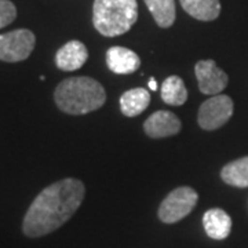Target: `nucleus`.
Segmentation results:
<instances>
[{"instance_id":"obj_11","label":"nucleus","mask_w":248,"mask_h":248,"mask_svg":"<svg viewBox=\"0 0 248 248\" xmlns=\"http://www.w3.org/2000/svg\"><path fill=\"white\" fill-rule=\"evenodd\" d=\"M203 225L208 237L214 240H223L231 234V217L221 208H211L204 214Z\"/></svg>"},{"instance_id":"obj_8","label":"nucleus","mask_w":248,"mask_h":248,"mask_svg":"<svg viewBox=\"0 0 248 248\" xmlns=\"http://www.w3.org/2000/svg\"><path fill=\"white\" fill-rule=\"evenodd\" d=\"M182 123L178 116L169 110H157L152 113L143 123L145 134L151 138H166L181 131Z\"/></svg>"},{"instance_id":"obj_17","label":"nucleus","mask_w":248,"mask_h":248,"mask_svg":"<svg viewBox=\"0 0 248 248\" xmlns=\"http://www.w3.org/2000/svg\"><path fill=\"white\" fill-rule=\"evenodd\" d=\"M17 18V9L9 0H0V29L6 28Z\"/></svg>"},{"instance_id":"obj_16","label":"nucleus","mask_w":248,"mask_h":248,"mask_svg":"<svg viewBox=\"0 0 248 248\" xmlns=\"http://www.w3.org/2000/svg\"><path fill=\"white\" fill-rule=\"evenodd\" d=\"M152 17L160 28H170L175 22V0H143Z\"/></svg>"},{"instance_id":"obj_6","label":"nucleus","mask_w":248,"mask_h":248,"mask_svg":"<svg viewBox=\"0 0 248 248\" xmlns=\"http://www.w3.org/2000/svg\"><path fill=\"white\" fill-rule=\"evenodd\" d=\"M36 37L29 29H17L0 35V61H25L32 54Z\"/></svg>"},{"instance_id":"obj_2","label":"nucleus","mask_w":248,"mask_h":248,"mask_svg":"<svg viewBox=\"0 0 248 248\" xmlns=\"http://www.w3.org/2000/svg\"><path fill=\"white\" fill-rule=\"evenodd\" d=\"M54 101L58 109L68 115H86L104 107L107 93L95 79L89 76H75L62 80L57 86Z\"/></svg>"},{"instance_id":"obj_15","label":"nucleus","mask_w":248,"mask_h":248,"mask_svg":"<svg viewBox=\"0 0 248 248\" xmlns=\"http://www.w3.org/2000/svg\"><path fill=\"white\" fill-rule=\"evenodd\" d=\"M222 181L234 187H248V156L228 163L221 171Z\"/></svg>"},{"instance_id":"obj_1","label":"nucleus","mask_w":248,"mask_h":248,"mask_svg":"<svg viewBox=\"0 0 248 248\" xmlns=\"http://www.w3.org/2000/svg\"><path fill=\"white\" fill-rule=\"evenodd\" d=\"M84 195L83 182L75 178H65L47 186L28 208L22 222L24 233L35 239L60 229L79 210Z\"/></svg>"},{"instance_id":"obj_7","label":"nucleus","mask_w":248,"mask_h":248,"mask_svg":"<svg viewBox=\"0 0 248 248\" xmlns=\"http://www.w3.org/2000/svg\"><path fill=\"white\" fill-rule=\"evenodd\" d=\"M199 89L205 95H218L228 87L229 76L213 60H202L195 65Z\"/></svg>"},{"instance_id":"obj_14","label":"nucleus","mask_w":248,"mask_h":248,"mask_svg":"<svg viewBox=\"0 0 248 248\" xmlns=\"http://www.w3.org/2000/svg\"><path fill=\"white\" fill-rule=\"evenodd\" d=\"M161 99L172 107H182L187 99V90H186L184 80L179 76H169L161 84Z\"/></svg>"},{"instance_id":"obj_4","label":"nucleus","mask_w":248,"mask_h":248,"mask_svg":"<svg viewBox=\"0 0 248 248\" xmlns=\"http://www.w3.org/2000/svg\"><path fill=\"white\" fill-rule=\"evenodd\" d=\"M199 195L190 186H179L170 192L159 207V218L164 223H175L193 211Z\"/></svg>"},{"instance_id":"obj_3","label":"nucleus","mask_w":248,"mask_h":248,"mask_svg":"<svg viewBox=\"0 0 248 248\" xmlns=\"http://www.w3.org/2000/svg\"><path fill=\"white\" fill-rule=\"evenodd\" d=\"M138 19L137 0H95L93 24L102 36L115 37L127 33Z\"/></svg>"},{"instance_id":"obj_5","label":"nucleus","mask_w":248,"mask_h":248,"mask_svg":"<svg viewBox=\"0 0 248 248\" xmlns=\"http://www.w3.org/2000/svg\"><path fill=\"white\" fill-rule=\"evenodd\" d=\"M234 104L228 95H213L200 105L197 123L205 131H214L231 120Z\"/></svg>"},{"instance_id":"obj_13","label":"nucleus","mask_w":248,"mask_h":248,"mask_svg":"<svg viewBox=\"0 0 248 248\" xmlns=\"http://www.w3.org/2000/svg\"><path fill=\"white\" fill-rule=\"evenodd\" d=\"M182 9L199 21H214L221 14L219 0H179Z\"/></svg>"},{"instance_id":"obj_9","label":"nucleus","mask_w":248,"mask_h":248,"mask_svg":"<svg viewBox=\"0 0 248 248\" xmlns=\"http://www.w3.org/2000/svg\"><path fill=\"white\" fill-rule=\"evenodd\" d=\"M89 60V50L79 40H71L63 45L55 54V65L63 72L80 69Z\"/></svg>"},{"instance_id":"obj_12","label":"nucleus","mask_w":248,"mask_h":248,"mask_svg":"<svg viewBox=\"0 0 248 248\" xmlns=\"http://www.w3.org/2000/svg\"><path fill=\"white\" fill-rule=\"evenodd\" d=\"M151 104L149 91L142 87L125 91L120 97V110L127 117H135L146 110Z\"/></svg>"},{"instance_id":"obj_10","label":"nucleus","mask_w":248,"mask_h":248,"mask_svg":"<svg viewBox=\"0 0 248 248\" xmlns=\"http://www.w3.org/2000/svg\"><path fill=\"white\" fill-rule=\"evenodd\" d=\"M107 65L113 73L128 75L140 69L141 58L138 57V54L127 47L115 46L107 51Z\"/></svg>"},{"instance_id":"obj_18","label":"nucleus","mask_w":248,"mask_h":248,"mask_svg":"<svg viewBox=\"0 0 248 248\" xmlns=\"http://www.w3.org/2000/svg\"><path fill=\"white\" fill-rule=\"evenodd\" d=\"M149 89H151L152 91H156V90H157V81L153 79V78L149 79Z\"/></svg>"}]
</instances>
